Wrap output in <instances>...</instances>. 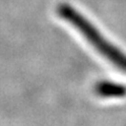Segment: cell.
I'll list each match as a JSON object with an SVG mask.
<instances>
[{"label":"cell","mask_w":126,"mask_h":126,"mask_svg":"<svg viewBox=\"0 0 126 126\" xmlns=\"http://www.w3.org/2000/svg\"><path fill=\"white\" fill-rule=\"evenodd\" d=\"M57 13L60 18L68 22L75 30L108 62L115 65L118 69L126 73V55L109 42L102 33L94 26L86 16L81 14L73 5L62 3L58 6Z\"/></svg>","instance_id":"1"},{"label":"cell","mask_w":126,"mask_h":126,"mask_svg":"<svg viewBox=\"0 0 126 126\" xmlns=\"http://www.w3.org/2000/svg\"><path fill=\"white\" fill-rule=\"evenodd\" d=\"M94 92L102 98H120L125 96L126 88L120 84L110 81H101L97 83Z\"/></svg>","instance_id":"2"}]
</instances>
